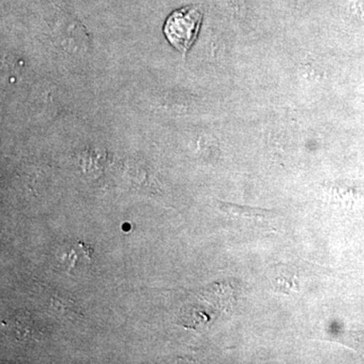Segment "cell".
<instances>
[{
  "mask_svg": "<svg viewBox=\"0 0 364 364\" xmlns=\"http://www.w3.org/2000/svg\"><path fill=\"white\" fill-rule=\"evenodd\" d=\"M219 208L226 214L247 218V219H272L277 215L275 210L245 207V205H234V203H219Z\"/></svg>",
  "mask_w": 364,
  "mask_h": 364,
  "instance_id": "277c9868",
  "label": "cell"
},
{
  "mask_svg": "<svg viewBox=\"0 0 364 364\" xmlns=\"http://www.w3.org/2000/svg\"><path fill=\"white\" fill-rule=\"evenodd\" d=\"M203 13L198 6H186L173 11L164 26V33L170 44L186 54L198 38L202 26Z\"/></svg>",
  "mask_w": 364,
  "mask_h": 364,
  "instance_id": "6da1fadb",
  "label": "cell"
},
{
  "mask_svg": "<svg viewBox=\"0 0 364 364\" xmlns=\"http://www.w3.org/2000/svg\"><path fill=\"white\" fill-rule=\"evenodd\" d=\"M58 259L69 272H76L79 268H86L91 264L92 250L82 242H76L64 248Z\"/></svg>",
  "mask_w": 364,
  "mask_h": 364,
  "instance_id": "3957f363",
  "label": "cell"
},
{
  "mask_svg": "<svg viewBox=\"0 0 364 364\" xmlns=\"http://www.w3.org/2000/svg\"><path fill=\"white\" fill-rule=\"evenodd\" d=\"M268 279L275 293L291 294L299 293L301 289L298 272L287 265L277 264L273 267L272 272L268 273Z\"/></svg>",
  "mask_w": 364,
  "mask_h": 364,
  "instance_id": "7a4b0ae2",
  "label": "cell"
}]
</instances>
